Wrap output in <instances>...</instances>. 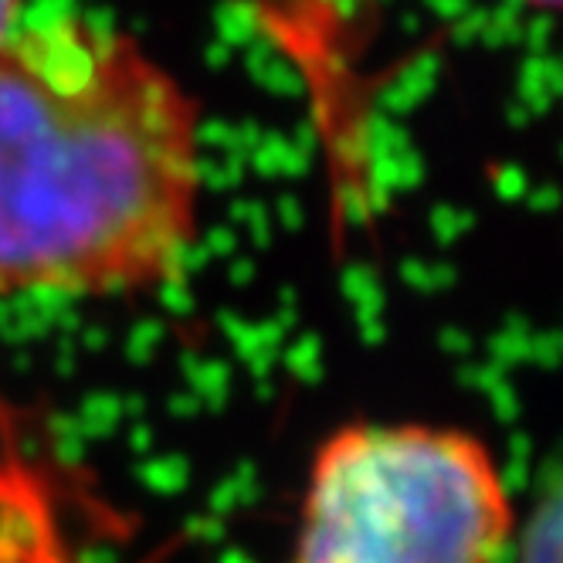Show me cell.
<instances>
[{
    "label": "cell",
    "instance_id": "277c9868",
    "mask_svg": "<svg viewBox=\"0 0 563 563\" xmlns=\"http://www.w3.org/2000/svg\"><path fill=\"white\" fill-rule=\"evenodd\" d=\"M24 21V0H0V42Z\"/></svg>",
    "mask_w": 563,
    "mask_h": 563
},
{
    "label": "cell",
    "instance_id": "7a4b0ae2",
    "mask_svg": "<svg viewBox=\"0 0 563 563\" xmlns=\"http://www.w3.org/2000/svg\"><path fill=\"white\" fill-rule=\"evenodd\" d=\"M512 537V496L486 441L346 424L312 459L289 563H499Z\"/></svg>",
    "mask_w": 563,
    "mask_h": 563
},
{
    "label": "cell",
    "instance_id": "3957f363",
    "mask_svg": "<svg viewBox=\"0 0 563 563\" xmlns=\"http://www.w3.org/2000/svg\"><path fill=\"white\" fill-rule=\"evenodd\" d=\"M516 563H563V499L556 478L547 482L543 499L537 503L530 519L516 527Z\"/></svg>",
    "mask_w": 563,
    "mask_h": 563
},
{
    "label": "cell",
    "instance_id": "6da1fadb",
    "mask_svg": "<svg viewBox=\"0 0 563 563\" xmlns=\"http://www.w3.org/2000/svg\"><path fill=\"white\" fill-rule=\"evenodd\" d=\"M197 228V99L106 21H21L0 42V299L159 289Z\"/></svg>",
    "mask_w": 563,
    "mask_h": 563
},
{
    "label": "cell",
    "instance_id": "5b68a950",
    "mask_svg": "<svg viewBox=\"0 0 563 563\" xmlns=\"http://www.w3.org/2000/svg\"><path fill=\"white\" fill-rule=\"evenodd\" d=\"M522 4H530V8H537V11H553L560 0H522Z\"/></svg>",
    "mask_w": 563,
    "mask_h": 563
}]
</instances>
